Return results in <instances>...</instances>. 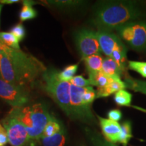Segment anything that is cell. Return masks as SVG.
<instances>
[{
  "mask_svg": "<svg viewBox=\"0 0 146 146\" xmlns=\"http://www.w3.org/2000/svg\"><path fill=\"white\" fill-rule=\"evenodd\" d=\"M58 73L59 71L57 69L47 68L41 76L42 84L47 95L69 118L70 114L71 84L70 82L60 79Z\"/></svg>",
  "mask_w": 146,
  "mask_h": 146,
  "instance_id": "obj_4",
  "label": "cell"
},
{
  "mask_svg": "<svg viewBox=\"0 0 146 146\" xmlns=\"http://www.w3.org/2000/svg\"><path fill=\"white\" fill-rule=\"evenodd\" d=\"M112 78L106 75L102 71L89 76V80L90 81L91 85H95L98 87V89L103 88L107 86L112 81Z\"/></svg>",
  "mask_w": 146,
  "mask_h": 146,
  "instance_id": "obj_20",
  "label": "cell"
},
{
  "mask_svg": "<svg viewBox=\"0 0 146 146\" xmlns=\"http://www.w3.org/2000/svg\"><path fill=\"white\" fill-rule=\"evenodd\" d=\"M48 4L52 5L53 6L60 9H69L74 8L83 4L85 1H47Z\"/></svg>",
  "mask_w": 146,
  "mask_h": 146,
  "instance_id": "obj_24",
  "label": "cell"
},
{
  "mask_svg": "<svg viewBox=\"0 0 146 146\" xmlns=\"http://www.w3.org/2000/svg\"><path fill=\"white\" fill-rule=\"evenodd\" d=\"M10 33L17 38L19 42L23 41L24 38L25 37V35H26V31H25V27L22 23H18L17 25H14L10 29Z\"/></svg>",
  "mask_w": 146,
  "mask_h": 146,
  "instance_id": "obj_28",
  "label": "cell"
},
{
  "mask_svg": "<svg viewBox=\"0 0 146 146\" xmlns=\"http://www.w3.org/2000/svg\"><path fill=\"white\" fill-rule=\"evenodd\" d=\"M0 78L7 83L18 85L11 60L3 50L0 54Z\"/></svg>",
  "mask_w": 146,
  "mask_h": 146,
  "instance_id": "obj_12",
  "label": "cell"
},
{
  "mask_svg": "<svg viewBox=\"0 0 146 146\" xmlns=\"http://www.w3.org/2000/svg\"><path fill=\"white\" fill-rule=\"evenodd\" d=\"M2 8H3V4L0 3V16H1V10H2Z\"/></svg>",
  "mask_w": 146,
  "mask_h": 146,
  "instance_id": "obj_34",
  "label": "cell"
},
{
  "mask_svg": "<svg viewBox=\"0 0 146 146\" xmlns=\"http://www.w3.org/2000/svg\"><path fill=\"white\" fill-rule=\"evenodd\" d=\"M126 86L131 88L133 90L140 91L146 94V82L136 81L130 78H126Z\"/></svg>",
  "mask_w": 146,
  "mask_h": 146,
  "instance_id": "obj_26",
  "label": "cell"
},
{
  "mask_svg": "<svg viewBox=\"0 0 146 146\" xmlns=\"http://www.w3.org/2000/svg\"><path fill=\"white\" fill-rule=\"evenodd\" d=\"M0 40L3 45L9 47L16 50L21 49L18 39L10 32H0Z\"/></svg>",
  "mask_w": 146,
  "mask_h": 146,
  "instance_id": "obj_22",
  "label": "cell"
},
{
  "mask_svg": "<svg viewBox=\"0 0 146 146\" xmlns=\"http://www.w3.org/2000/svg\"><path fill=\"white\" fill-rule=\"evenodd\" d=\"M10 112L25 127L31 143L33 141H39L45 126L52 116L47 106L43 103L12 108Z\"/></svg>",
  "mask_w": 146,
  "mask_h": 146,
  "instance_id": "obj_3",
  "label": "cell"
},
{
  "mask_svg": "<svg viewBox=\"0 0 146 146\" xmlns=\"http://www.w3.org/2000/svg\"><path fill=\"white\" fill-rule=\"evenodd\" d=\"M2 50L10 58L19 86L27 87L46 70L47 67L41 61L21 49L16 50L3 45Z\"/></svg>",
  "mask_w": 146,
  "mask_h": 146,
  "instance_id": "obj_2",
  "label": "cell"
},
{
  "mask_svg": "<svg viewBox=\"0 0 146 146\" xmlns=\"http://www.w3.org/2000/svg\"><path fill=\"white\" fill-rule=\"evenodd\" d=\"M2 44H0V54H1V52L2 51Z\"/></svg>",
  "mask_w": 146,
  "mask_h": 146,
  "instance_id": "obj_35",
  "label": "cell"
},
{
  "mask_svg": "<svg viewBox=\"0 0 146 146\" xmlns=\"http://www.w3.org/2000/svg\"><path fill=\"white\" fill-rule=\"evenodd\" d=\"M85 87H77L70 85V114L71 120H78L81 123L93 125L97 120L91 110V106L87 104L83 100Z\"/></svg>",
  "mask_w": 146,
  "mask_h": 146,
  "instance_id": "obj_6",
  "label": "cell"
},
{
  "mask_svg": "<svg viewBox=\"0 0 146 146\" xmlns=\"http://www.w3.org/2000/svg\"><path fill=\"white\" fill-rule=\"evenodd\" d=\"M145 15L143 10L136 1H104L96 8L93 22L99 31L112 32Z\"/></svg>",
  "mask_w": 146,
  "mask_h": 146,
  "instance_id": "obj_1",
  "label": "cell"
},
{
  "mask_svg": "<svg viewBox=\"0 0 146 146\" xmlns=\"http://www.w3.org/2000/svg\"><path fill=\"white\" fill-rule=\"evenodd\" d=\"M128 68L135 71L143 78H146V62L138 61H129L127 62Z\"/></svg>",
  "mask_w": 146,
  "mask_h": 146,
  "instance_id": "obj_27",
  "label": "cell"
},
{
  "mask_svg": "<svg viewBox=\"0 0 146 146\" xmlns=\"http://www.w3.org/2000/svg\"><path fill=\"white\" fill-rule=\"evenodd\" d=\"M8 137L6 131L0 123V146H4L8 143Z\"/></svg>",
  "mask_w": 146,
  "mask_h": 146,
  "instance_id": "obj_32",
  "label": "cell"
},
{
  "mask_svg": "<svg viewBox=\"0 0 146 146\" xmlns=\"http://www.w3.org/2000/svg\"><path fill=\"white\" fill-rule=\"evenodd\" d=\"M63 126L62 124L60 123L59 120L56 119L54 116H52L50 121L45 126L42 137H50L54 135V134L61 130Z\"/></svg>",
  "mask_w": 146,
  "mask_h": 146,
  "instance_id": "obj_21",
  "label": "cell"
},
{
  "mask_svg": "<svg viewBox=\"0 0 146 146\" xmlns=\"http://www.w3.org/2000/svg\"><path fill=\"white\" fill-rule=\"evenodd\" d=\"M69 82H70L71 85L77 87H81V88L91 86V83L89 80L85 78L82 75L74 76Z\"/></svg>",
  "mask_w": 146,
  "mask_h": 146,
  "instance_id": "obj_29",
  "label": "cell"
},
{
  "mask_svg": "<svg viewBox=\"0 0 146 146\" xmlns=\"http://www.w3.org/2000/svg\"><path fill=\"white\" fill-rule=\"evenodd\" d=\"M0 44H2V45H3V43H2V42L1 41V40H0Z\"/></svg>",
  "mask_w": 146,
  "mask_h": 146,
  "instance_id": "obj_36",
  "label": "cell"
},
{
  "mask_svg": "<svg viewBox=\"0 0 146 146\" xmlns=\"http://www.w3.org/2000/svg\"><path fill=\"white\" fill-rule=\"evenodd\" d=\"M0 98L12 108L25 106L29 101L27 87L7 83L0 78Z\"/></svg>",
  "mask_w": 146,
  "mask_h": 146,
  "instance_id": "obj_9",
  "label": "cell"
},
{
  "mask_svg": "<svg viewBox=\"0 0 146 146\" xmlns=\"http://www.w3.org/2000/svg\"><path fill=\"white\" fill-rule=\"evenodd\" d=\"M1 125L6 131L12 146H28L31 143L25 127L10 112L1 120Z\"/></svg>",
  "mask_w": 146,
  "mask_h": 146,
  "instance_id": "obj_8",
  "label": "cell"
},
{
  "mask_svg": "<svg viewBox=\"0 0 146 146\" xmlns=\"http://www.w3.org/2000/svg\"><path fill=\"white\" fill-rule=\"evenodd\" d=\"M98 118L99 119L100 126L106 139L112 143H118L121 132L120 124L118 122L112 121L100 116H98Z\"/></svg>",
  "mask_w": 146,
  "mask_h": 146,
  "instance_id": "obj_11",
  "label": "cell"
},
{
  "mask_svg": "<svg viewBox=\"0 0 146 146\" xmlns=\"http://www.w3.org/2000/svg\"><path fill=\"white\" fill-rule=\"evenodd\" d=\"M127 88L125 82L122 81L121 79H112L107 86L103 88L98 89L96 91V98H105L120 90H123Z\"/></svg>",
  "mask_w": 146,
  "mask_h": 146,
  "instance_id": "obj_14",
  "label": "cell"
},
{
  "mask_svg": "<svg viewBox=\"0 0 146 146\" xmlns=\"http://www.w3.org/2000/svg\"><path fill=\"white\" fill-rule=\"evenodd\" d=\"M96 32L101 52L107 57L110 58L114 50L125 46L119 36L114 33L99 30Z\"/></svg>",
  "mask_w": 146,
  "mask_h": 146,
  "instance_id": "obj_10",
  "label": "cell"
},
{
  "mask_svg": "<svg viewBox=\"0 0 146 146\" xmlns=\"http://www.w3.org/2000/svg\"><path fill=\"white\" fill-rule=\"evenodd\" d=\"M85 133L91 146H118L116 144L108 141L101 134L91 128L85 127Z\"/></svg>",
  "mask_w": 146,
  "mask_h": 146,
  "instance_id": "obj_17",
  "label": "cell"
},
{
  "mask_svg": "<svg viewBox=\"0 0 146 146\" xmlns=\"http://www.w3.org/2000/svg\"><path fill=\"white\" fill-rule=\"evenodd\" d=\"M102 72L113 79H121V76L124 74L116 62L110 57L104 59Z\"/></svg>",
  "mask_w": 146,
  "mask_h": 146,
  "instance_id": "obj_13",
  "label": "cell"
},
{
  "mask_svg": "<svg viewBox=\"0 0 146 146\" xmlns=\"http://www.w3.org/2000/svg\"><path fill=\"white\" fill-rule=\"evenodd\" d=\"M78 68V64L69 65L65 67L63 70L59 71L58 76L61 80L64 81H70L74 76Z\"/></svg>",
  "mask_w": 146,
  "mask_h": 146,
  "instance_id": "obj_25",
  "label": "cell"
},
{
  "mask_svg": "<svg viewBox=\"0 0 146 146\" xmlns=\"http://www.w3.org/2000/svg\"><path fill=\"white\" fill-rule=\"evenodd\" d=\"M80 146H86V145H81Z\"/></svg>",
  "mask_w": 146,
  "mask_h": 146,
  "instance_id": "obj_37",
  "label": "cell"
},
{
  "mask_svg": "<svg viewBox=\"0 0 146 146\" xmlns=\"http://www.w3.org/2000/svg\"><path fill=\"white\" fill-rule=\"evenodd\" d=\"M67 133L64 126L61 130L50 137H42L39 139L43 146H64L66 141Z\"/></svg>",
  "mask_w": 146,
  "mask_h": 146,
  "instance_id": "obj_15",
  "label": "cell"
},
{
  "mask_svg": "<svg viewBox=\"0 0 146 146\" xmlns=\"http://www.w3.org/2000/svg\"><path fill=\"white\" fill-rule=\"evenodd\" d=\"M33 4L35 3L32 1H23V7L19 14V18L21 22L30 21L36 17L37 12L33 7Z\"/></svg>",
  "mask_w": 146,
  "mask_h": 146,
  "instance_id": "obj_18",
  "label": "cell"
},
{
  "mask_svg": "<svg viewBox=\"0 0 146 146\" xmlns=\"http://www.w3.org/2000/svg\"><path fill=\"white\" fill-rule=\"evenodd\" d=\"M108 119L112 120V121L118 122L122 118L123 114L120 110L117 109H114L110 110L108 113Z\"/></svg>",
  "mask_w": 146,
  "mask_h": 146,
  "instance_id": "obj_31",
  "label": "cell"
},
{
  "mask_svg": "<svg viewBox=\"0 0 146 146\" xmlns=\"http://www.w3.org/2000/svg\"><path fill=\"white\" fill-rule=\"evenodd\" d=\"M121 132H120L118 142L123 146H127L131 138L133 137L132 125L129 120H125L120 125Z\"/></svg>",
  "mask_w": 146,
  "mask_h": 146,
  "instance_id": "obj_19",
  "label": "cell"
},
{
  "mask_svg": "<svg viewBox=\"0 0 146 146\" xmlns=\"http://www.w3.org/2000/svg\"><path fill=\"white\" fill-rule=\"evenodd\" d=\"M83 60L89 76L102 71L104 59L100 55H92V56L83 58Z\"/></svg>",
  "mask_w": 146,
  "mask_h": 146,
  "instance_id": "obj_16",
  "label": "cell"
},
{
  "mask_svg": "<svg viewBox=\"0 0 146 146\" xmlns=\"http://www.w3.org/2000/svg\"><path fill=\"white\" fill-rule=\"evenodd\" d=\"M114 101L120 106H129L132 102V95L127 91L120 90L114 95Z\"/></svg>",
  "mask_w": 146,
  "mask_h": 146,
  "instance_id": "obj_23",
  "label": "cell"
},
{
  "mask_svg": "<svg viewBox=\"0 0 146 146\" xmlns=\"http://www.w3.org/2000/svg\"><path fill=\"white\" fill-rule=\"evenodd\" d=\"M21 2L20 0H0V3L1 4H12Z\"/></svg>",
  "mask_w": 146,
  "mask_h": 146,
  "instance_id": "obj_33",
  "label": "cell"
},
{
  "mask_svg": "<svg viewBox=\"0 0 146 146\" xmlns=\"http://www.w3.org/2000/svg\"><path fill=\"white\" fill-rule=\"evenodd\" d=\"M118 36L133 50H146V21L129 22L116 29Z\"/></svg>",
  "mask_w": 146,
  "mask_h": 146,
  "instance_id": "obj_5",
  "label": "cell"
},
{
  "mask_svg": "<svg viewBox=\"0 0 146 146\" xmlns=\"http://www.w3.org/2000/svg\"><path fill=\"white\" fill-rule=\"evenodd\" d=\"M74 37L76 49L81 56L82 59L92 55L101 54L96 31L83 28L76 31Z\"/></svg>",
  "mask_w": 146,
  "mask_h": 146,
  "instance_id": "obj_7",
  "label": "cell"
},
{
  "mask_svg": "<svg viewBox=\"0 0 146 146\" xmlns=\"http://www.w3.org/2000/svg\"><path fill=\"white\" fill-rule=\"evenodd\" d=\"M96 98V91L91 86L85 87V92L83 94V100L87 104L91 106L93 102Z\"/></svg>",
  "mask_w": 146,
  "mask_h": 146,
  "instance_id": "obj_30",
  "label": "cell"
}]
</instances>
